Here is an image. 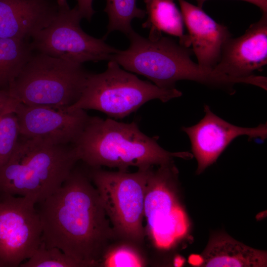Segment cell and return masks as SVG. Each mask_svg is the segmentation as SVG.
<instances>
[{
  "mask_svg": "<svg viewBox=\"0 0 267 267\" xmlns=\"http://www.w3.org/2000/svg\"><path fill=\"white\" fill-rule=\"evenodd\" d=\"M137 0H106L104 11L108 16L107 32L105 37L114 31H119L127 36L134 30L131 25L134 18L143 19L146 11L137 7Z\"/></svg>",
  "mask_w": 267,
  "mask_h": 267,
  "instance_id": "obj_19",
  "label": "cell"
},
{
  "mask_svg": "<svg viewBox=\"0 0 267 267\" xmlns=\"http://www.w3.org/2000/svg\"><path fill=\"white\" fill-rule=\"evenodd\" d=\"M108 61L103 72L89 74L80 97L67 109L95 110L123 119L150 100L166 102L182 95L176 88H160L122 69L116 62Z\"/></svg>",
  "mask_w": 267,
  "mask_h": 267,
  "instance_id": "obj_6",
  "label": "cell"
},
{
  "mask_svg": "<svg viewBox=\"0 0 267 267\" xmlns=\"http://www.w3.org/2000/svg\"><path fill=\"white\" fill-rule=\"evenodd\" d=\"M20 267H80L73 258L57 247H46L42 243L38 249Z\"/></svg>",
  "mask_w": 267,
  "mask_h": 267,
  "instance_id": "obj_20",
  "label": "cell"
},
{
  "mask_svg": "<svg viewBox=\"0 0 267 267\" xmlns=\"http://www.w3.org/2000/svg\"><path fill=\"white\" fill-rule=\"evenodd\" d=\"M35 205L5 194L0 201V267H19L41 245L42 227Z\"/></svg>",
  "mask_w": 267,
  "mask_h": 267,
  "instance_id": "obj_10",
  "label": "cell"
},
{
  "mask_svg": "<svg viewBox=\"0 0 267 267\" xmlns=\"http://www.w3.org/2000/svg\"><path fill=\"white\" fill-rule=\"evenodd\" d=\"M188 31L182 45L192 46L198 64L213 70L220 61L222 47L231 37L227 28L216 22L198 6L178 0Z\"/></svg>",
  "mask_w": 267,
  "mask_h": 267,
  "instance_id": "obj_14",
  "label": "cell"
},
{
  "mask_svg": "<svg viewBox=\"0 0 267 267\" xmlns=\"http://www.w3.org/2000/svg\"><path fill=\"white\" fill-rule=\"evenodd\" d=\"M80 161L91 168L105 166L127 171L130 167L146 169L173 164L175 158L190 159L188 152H169L154 137L143 133L134 122L90 116L73 144Z\"/></svg>",
  "mask_w": 267,
  "mask_h": 267,
  "instance_id": "obj_2",
  "label": "cell"
},
{
  "mask_svg": "<svg viewBox=\"0 0 267 267\" xmlns=\"http://www.w3.org/2000/svg\"><path fill=\"white\" fill-rule=\"evenodd\" d=\"M178 170L173 164L152 170L146 184L144 216L154 244L169 249L185 237L189 221L178 196Z\"/></svg>",
  "mask_w": 267,
  "mask_h": 267,
  "instance_id": "obj_8",
  "label": "cell"
},
{
  "mask_svg": "<svg viewBox=\"0 0 267 267\" xmlns=\"http://www.w3.org/2000/svg\"><path fill=\"white\" fill-rule=\"evenodd\" d=\"M88 167L116 238L141 243L145 236L143 219L146 184L153 167L133 173Z\"/></svg>",
  "mask_w": 267,
  "mask_h": 267,
  "instance_id": "obj_7",
  "label": "cell"
},
{
  "mask_svg": "<svg viewBox=\"0 0 267 267\" xmlns=\"http://www.w3.org/2000/svg\"><path fill=\"white\" fill-rule=\"evenodd\" d=\"M17 102L9 95L7 90L0 89V118L6 113L12 112Z\"/></svg>",
  "mask_w": 267,
  "mask_h": 267,
  "instance_id": "obj_23",
  "label": "cell"
},
{
  "mask_svg": "<svg viewBox=\"0 0 267 267\" xmlns=\"http://www.w3.org/2000/svg\"><path fill=\"white\" fill-rule=\"evenodd\" d=\"M267 64V13L252 24L241 36L224 44L218 63L213 69L233 78L254 75Z\"/></svg>",
  "mask_w": 267,
  "mask_h": 267,
  "instance_id": "obj_13",
  "label": "cell"
},
{
  "mask_svg": "<svg viewBox=\"0 0 267 267\" xmlns=\"http://www.w3.org/2000/svg\"><path fill=\"white\" fill-rule=\"evenodd\" d=\"M33 52L27 40L0 38V89L8 87Z\"/></svg>",
  "mask_w": 267,
  "mask_h": 267,
  "instance_id": "obj_18",
  "label": "cell"
},
{
  "mask_svg": "<svg viewBox=\"0 0 267 267\" xmlns=\"http://www.w3.org/2000/svg\"><path fill=\"white\" fill-rule=\"evenodd\" d=\"M89 74L82 63L36 51L7 90L24 104L68 107L80 97Z\"/></svg>",
  "mask_w": 267,
  "mask_h": 267,
  "instance_id": "obj_5",
  "label": "cell"
},
{
  "mask_svg": "<svg viewBox=\"0 0 267 267\" xmlns=\"http://www.w3.org/2000/svg\"><path fill=\"white\" fill-rule=\"evenodd\" d=\"M147 19L142 27L150 29L148 38L154 40L164 32L179 38V43L185 37L183 20L180 11L174 0H144Z\"/></svg>",
  "mask_w": 267,
  "mask_h": 267,
  "instance_id": "obj_17",
  "label": "cell"
},
{
  "mask_svg": "<svg viewBox=\"0 0 267 267\" xmlns=\"http://www.w3.org/2000/svg\"><path fill=\"white\" fill-rule=\"evenodd\" d=\"M204 117L197 124L182 128L190 141L192 155L197 162V175L214 163L237 137L246 135L262 140L267 137V123L252 128L239 127L217 116L207 105H204Z\"/></svg>",
  "mask_w": 267,
  "mask_h": 267,
  "instance_id": "obj_12",
  "label": "cell"
},
{
  "mask_svg": "<svg viewBox=\"0 0 267 267\" xmlns=\"http://www.w3.org/2000/svg\"><path fill=\"white\" fill-rule=\"evenodd\" d=\"M197 6L202 7L204 2L208 0H195ZM251 3L259 7L263 13H267V0H239Z\"/></svg>",
  "mask_w": 267,
  "mask_h": 267,
  "instance_id": "obj_25",
  "label": "cell"
},
{
  "mask_svg": "<svg viewBox=\"0 0 267 267\" xmlns=\"http://www.w3.org/2000/svg\"><path fill=\"white\" fill-rule=\"evenodd\" d=\"M88 170L73 168L61 186L39 204L42 243L57 247L80 267L101 266L116 238Z\"/></svg>",
  "mask_w": 267,
  "mask_h": 267,
  "instance_id": "obj_1",
  "label": "cell"
},
{
  "mask_svg": "<svg viewBox=\"0 0 267 267\" xmlns=\"http://www.w3.org/2000/svg\"><path fill=\"white\" fill-rule=\"evenodd\" d=\"M19 136L18 124L13 112L0 118V169L11 156Z\"/></svg>",
  "mask_w": 267,
  "mask_h": 267,
  "instance_id": "obj_21",
  "label": "cell"
},
{
  "mask_svg": "<svg viewBox=\"0 0 267 267\" xmlns=\"http://www.w3.org/2000/svg\"><path fill=\"white\" fill-rule=\"evenodd\" d=\"M76 5L83 18L90 21L95 11L92 8L93 0H76Z\"/></svg>",
  "mask_w": 267,
  "mask_h": 267,
  "instance_id": "obj_24",
  "label": "cell"
},
{
  "mask_svg": "<svg viewBox=\"0 0 267 267\" xmlns=\"http://www.w3.org/2000/svg\"><path fill=\"white\" fill-rule=\"evenodd\" d=\"M101 265L109 267H139L145 266V261L136 249L123 244L110 247L103 257Z\"/></svg>",
  "mask_w": 267,
  "mask_h": 267,
  "instance_id": "obj_22",
  "label": "cell"
},
{
  "mask_svg": "<svg viewBox=\"0 0 267 267\" xmlns=\"http://www.w3.org/2000/svg\"><path fill=\"white\" fill-rule=\"evenodd\" d=\"M12 112L17 118L19 136L55 144H73L90 117L83 109L29 105L18 102Z\"/></svg>",
  "mask_w": 267,
  "mask_h": 267,
  "instance_id": "obj_11",
  "label": "cell"
},
{
  "mask_svg": "<svg viewBox=\"0 0 267 267\" xmlns=\"http://www.w3.org/2000/svg\"><path fill=\"white\" fill-rule=\"evenodd\" d=\"M127 37L129 47L124 50L118 49L110 60L126 70L146 77L160 88H176L177 82L185 80L233 94L234 86L245 83L243 78L229 77L201 67L192 60L191 48L169 37L162 36L151 40L134 30Z\"/></svg>",
  "mask_w": 267,
  "mask_h": 267,
  "instance_id": "obj_3",
  "label": "cell"
},
{
  "mask_svg": "<svg viewBox=\"0 0 267 267\" xmlns=\"http://www.w3.org/2000/svg\"><path fill=\"white\" fill-rule=\"evenodd\" d=\"M57 0H0V38L27 40L47 27Z\"/></svg>",
  "mask_w": 267,
  "mask_h": 267,
  "instance_id": "obj_15",
  "label": "cell"
},
{
  "mask_svg": "<svg viewBox=\"0 0 267 267\" xmlns=\"http://www.w3.org/2000/svg\"><path fill=\"white\" fill-rule=\"evenodd\" d=\"M73 144L20 136L0 169V192L39 203L57 191L79 161Z\"/></svg>",
  "mask_w": 267,
  "mask_h": 267,
  "instance_id": "obj_4",
  "label": "cell"
},
{
  "mask_svg": "<svg viewBox=\"0 0 267 267\" xmlns=\"http://www.w3.org/2000/svg\"><path fill=\"white\" fill-rule=\"evenodd\" d=\"M58 10L52 21L32 37L34 51L83 64L109 61L118 49L85 33L80 26L83 18L76 5L71 8L67 0H57Z\"/></svg>",
  "mask_w": 267,
  "mask_h": 267,
  "instance_id": "obj_9",
  "label": "cell"
},
{
  "mask_svg": "<svg viewBox=\"0 0 267 267\" xmlns=\"http://www.w3.org/2000/svg\"><path fill=\"white\" fill-rule=\"evenodd\" d=\"M202 267H265L267 253L249 247L225 233L210 239L201 255Z\"/></svg>",
  "mask_w": 267,
  "mask_h": 267,
  "instance_id": "obj_16",
  "label": "cell"
}]
</instances>
